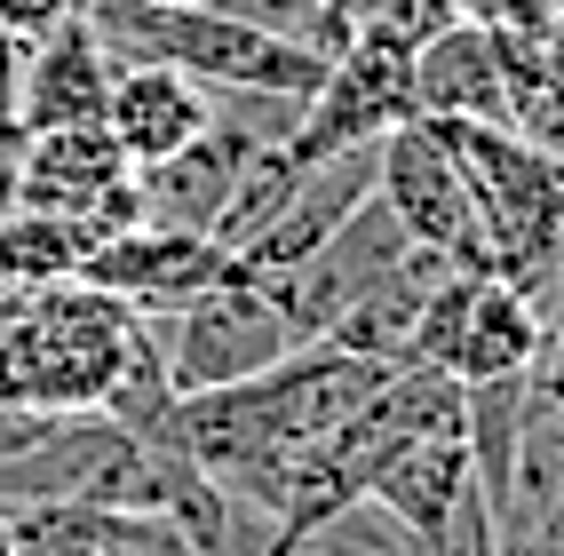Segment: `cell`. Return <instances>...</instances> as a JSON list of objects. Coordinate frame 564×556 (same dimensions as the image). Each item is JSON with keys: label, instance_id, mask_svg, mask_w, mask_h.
Here are the masks:
<instances>
[{"label": "cell", "instance_id": "obj_5", "mask_svg": "<svg viewBox=\"0 0 564 556\" xmlns=\"http://www.w3.org/2000/svg\"><path fill=\"white\" fill-rule=\"evenodd\" d=\"M373 199L398 215V231L413 247L445 254L454 271H494L485 263V231H477V207H469V183L454 143L437 135V120H405L373 143Z\"/></svg>", "mask_w": 564, "mask_h": 556}, {"label": "cell", "instance_id": "obj_12", "mask_svg": "<svg viewBox=\"0 0 564 556\" xmlns=\"http://www.w3.org/2000/svg\"><path fill=\"white\" fill-rule=\"evenodd\" d=\"M88 215H56V207H0V279L17 286H56V279H80V263L96 254Z\"/></svg>", "mask_w": 564, "mask_h": 556}, {"label": "cell", "instance_id": "obj_9", "mask_svg": "<svg viewBox=\"0 0 564 556\" xmlns=\"http://www.w3.org/2000/svg\"><path fill=\"white\" fill-rule=\"evenodd\" d=\"M120 64L104 56V41L88 32V17H64L56 32L24 48V135L48 128H104V103Z\"/></svg>", "mask_w": 564, "mask_h": 556}, {"label": "cell", "instance_id": "obj_18", "mask_svg": "<svg viewBox=\"0 0 564 556\" xmlns=\"http://www.w3.org/2000/svg\"><path fill=\"white\" fill-rule=\"evenodd\" d=\"M0 556H17V548H9V525H0Z\"/></svg>", "mask_w": 564, "mask_h": 556}, {"label": "cell", "instance_id": "obj_2", "mask_svg": "<svg viewBox=\"0 0 564 556\" xmlns=\"http://www.w3.org/2000/svg\"><path fill=\"white\" fill-rule=\"evenodd\" d=\"M152 350L167 366L175 397H199V390H231V382H254L262 366H279L294 350V326L279 318V303L262 294L239 263L207 279L199 294H183L175 310H152L143 318Z\"/></svg>", "mask_w": 564, "mask_h": 556}, {"label": "cell", "instance_id": "obj_10", "mask_svg": "<svg viewBox=\"0 0 564 556\" xmlns=\"http://www.w3.org/2000/svg\"><path fill=\"white\" fill-rule=\"evenodd\" d=\"M207 120H215V88L192 80V72H175V64H120L111 103H104V128L135 167L183 152Z\"/></svg>", "mask_w": 564, "mask_h": 556}, {"label": "cell", "instance_id": "obj_15", "mask_svg": "<svg viewBox=\"0 0 564 556\" xmlns=\"http://www.w3.org/2000/svg\"><path fill=\"white\" fill-rule=\"evenodd\" d=\"M64 17H80V0H0V32L9 41H41V32H56Z\"/></svg>", "mask_w": 564, "mask_h": 556}, {"label": "cell", "instance_id": "obj_6", "mask_svg": "<svg viewBox=\"0 0 564 556\" xmlns=\"http://www.w3.org/2000/svg\"><path fill=\"white\" fill-rule=\"evenodd\" d=\"M9 207H56L88 215L96 231H135V160L111 143V128H48L24 135V152L9 160Z\"/></svg>", "mask_w": 564, "mask_h": 556}, {"label": "cell", "instance_id": "obj_11", "mask_svg": "<svg viewBox=\"0 0 564 556\" xmlns=\"http://www.w3.org/2000/svg\"><path fill=\"white\" fill-rule=\"evenodd\" d=\"M469 486H477V477H469V437H462V422H445V429L405 437L398 454L373 469L366 501L382 509L405 541H430L445 516H454V501H462Z\"/></svg>", "mask_w": 564, "mask_h": 556}, {"label": "cell", "instance_id": "obj_19", "mask_svg": "<svg viewBox=\"0 0 564 556\" xmlns=\"http://www.w3.org/2000/svg\"><path fill=\"white\" fill-rule=\"evenodd\" d=\"M128 556H152V548H128Z\"/></svg>", "mask_w": 564, "mask_h": 556}, {"label": "cell", "instance_id": "obj_4", "mask_svg": "<svg viewBox=\"0 0 564 556\" xmlns=\"http://www.w3.org/2000/svg\"><path fill=\"white\" fill-rule=\"evenodd\" d=\"M533 342H541V303L494 271H445L430 286L422 318H413V366H437L462 390L524 374Z\"/></svg>", "mask_w": 564, "mask_h": 556}, {"label": "cell", "instance_id": "obj_17", "mask_svg": "<svg viewBox=\"0 0 564 556\" xmlns=\"http://www.w3.org/2000/svg\"><path fill=\"white\" fill-rule=\"evenodd\" d=\"M152 9H207V0H152Z\"/></svg>", "mask_w": 564, "mask_h": 556}, {"label": "cell", "instance_id": "obj_3", "mask_svg": "<svg viewBox=\"0 0 564 556\" xmlns=\"http://www.w3.org/2000/svg\"><path fill=\"white\" fill-rule=\"evenodd\" d=\"M405 120H413V32L366 24V32H350V48L326 64V80L303 103L294 135L271 143V152L303 175V167H318L334 152H350V143H382Z\"/></svg>", "mask_w": 564, "mask_h": 556}, {"label": "cell", "instance_id": "obj_13", "mask_svg": "<svg viewBox=\"0 0 564 556\" xmlns=\"http://www.w3.org/2000/svg\"><path fill=\"white\" fill-rule=\"evenodd\" d=\"M207 9L239 17V24H262V32H279V41H311L318 56H343V48H350L334 0H207Z\"/></svg>", "mask_w": 564, "mask_h": 556}, {"label": "cell", "instance_id": "obj_7", "mask_svg": "<svg viewBox=\"0 0 564 556\" xmlns=\"http://www.w3.org/2000/svg\"><path fill=\"white\" fill-rule=\"evenodd\" d=\"M223 271H231V254H223L215 239H199V231H160V222H135V231L96 239V254L80 263V279L104 286V294H120L135 318L175 310L183 294H199V286L223 279Z\"/></svg>", "mask_w": 564, "mask_h": 556}, {"label": "cell", "instance_id": "obj_1", "mask_svg": "<svg viewBox=\"0 0 564 556\" xmlns=\"http://www.w3.org/2000/svg\"><path fill=\"white\" fill-rule=\"evenodd\" d=\"M437 135L454 143V160H462L494 279H509V286L533 294V303H549V279H556V254H564V167L549 152H533L517 128L437 120Z\"/></svg>", "mask_w": 564, "mask_h": 556}, {"label": "cell", "instance_id": "obj_14", "mask_svg": "<svg viewBox=\"0 0 564 556\" xmlns=\"http://www.w3.org/2000/svg\"><path fill=\"white\" fill-rule=\"evenodd\" d=\"M24 152V41L0 32V160Z\"/></svg>", "mask_w": 564, "mask_h": 556}, {"label": "cell", "instance_id": "obj_16", "mask_svg": "<svg viewBox=\"0 0 564 556\" xmlns=\"http://www.w3.org/2000/svg\"><path fill=\"white\" fill-rule=\"evenodd\" d=\"M556 303H564V254H556V279H549V303L541 310H556Z\"/></svg>", "mask_w": 564, "mask_h": 556}, {"label": "cell", "instance_id": "obj_8", "mask_svg": "<svg viewBox=\"0 0 564 556\" xmlns=\"http://www.w3.org/2000/svg\"><path fill=\"white\" fill-rule=\"evenodd\" d=\"M413 120L509 128V56L485 24L445 17L430 32H413Z\"/></svg>", "mask_w": 564, "mask_h": 556}]
</instances>
